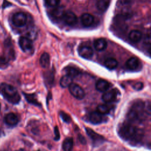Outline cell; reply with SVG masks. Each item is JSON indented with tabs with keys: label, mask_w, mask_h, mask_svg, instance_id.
<instances>
[{
	"label": "cell",
	"mask_w": 151,
	"mask_h": 151,
	"mask_svg": "<svg viewBox=\"0 0 151 151\" xmlns=\"http://www.w3.org/2000/svg\"><path fill=\"white\" fill-rule=\"evenodd\" d=\"M78 52L82 58L85 59H90L93 55V50L92 48L88 45H81L78 47Z\"/></svg>",
	"instance_id": "obj_7"
},
{
	"label": "cell",
	"mask_w": 151,
	"mask_h": 151,
	"mask_svg": "<svg viewBox=\"0 0 151 151\" xmlns=\"http://www.w3.org/2000/svg\"><path fill=\"white\" fill-rule=\"evenodd\" d=\"M105 67L109 70H113L118 65L117 61L113 58H109L106 59L104 63Z\"/></svg>",
	"instance_id": "obj_21"
},
{
	"label": "cell",
	"mask_w": 151,
	"mask_h": 151,
	"mask_svg": "<svg viewBox=\"0 0 151 151\" xmlns=\"http://www.w3.org/2000/svg\"><path fill=\"white\" fill-rule=\"evenodd\" d=\"M68 89L72 96L77 99L81 100L85 97V92L84 90L81 87L76 83H72L68 86Z\"/></svg>",
	"instance_id": "obj_4"
},
{
	"label": "cell",
	"mask_w": 151,
	"mask_h": 151,
	"mask_svg": "<svg viewBox=\"0 0 151 151\" xmlns=\"http://www.w3.org/2000/svg\"><path fill=\"white\" fill-rule=\"evenodd\" d=\"M0 109H1V104H0Z\"/></svg>",
	"instance_id": "obj_35"
},
{
	"label": "cell",
	"mask_w": 151,
	"mask_h": 151,
	"mask_svg": "<svg viewBox=\"0 0 151 151\" xmlns=\"http://www.w3.org/2000/svg\"><path fill=\"white\" fill-rule=\"evenodd\" d=\"M19 45L21 50L25 52H30L33 48L32 41L27 37H22L19 40Z\"/></svg>",
	"instance_id": "obj_8"
},
{
	"label": "cell",
	"mask_w": 151,
	"mask_h": 151,
	"mask_svg": "<svg viewBox=\"0 0 151 151\" xmlns=\"http://www.w3.org/2000/svg\"><path fill=\"white\" fill-rule=\"evenodd\" d=\"M40 64L42 68H46L50 64V57L47 52H44L40 58Z\"/></svg>",
	"instance_id": "obj_19"
},
{
	"label": "cell",
	"mask_w": 151,
	"mask_h": 151,
	"mask_svg": "<svg viewBox=\"0 0 151 151\" xmlns=\"http://www.w3.org/2000/svg\"><path fill=\"white\" fill-rule=\"evenodd\" d=\"M37 151H40V150H37Z\"/></svg>",
	"instance_id": "obj_36"
},
{
	"label": "cell",
	"mask_w": 151,
	"mask_h": 151,
	"mask_svg": "<svg viewBox=\"0 0 151 151\" xmlns=\"http://www.w3.org/2000/svg\"><path fill=\"white\" fill-rule=\"evenodd\" d=\"M46 4L49 6L51 7H56L58 6L60 0H45Z\"/></svg>",
	"instance_id": "obj_27"
},
{
	"label": "cell",
	"mask_w": 151,
	"mask_h": 151,
	"mask_svg": "<svg viewBox=\"0 0 151 151\" xmlns=\"http://www.w3.org/2000/svg\"><path fill=\"white\" fill-rule=\"evenodd\" d=\"M144 42L146 45L150 46V33H148L145 36V39H144Z\"/></svg>",
	"instance_id": "obj_30"
},
{
	"label": "cell",
	"mask_w": 151,
	"mask_h": 151,
	"mask_svg": "<svg viewBox=\"0 0 151 151\" xmlns=\"http://www.w3.org/2000/svg\"><path fill=\"white\" fill-rule=\"evenodd\" d=\"M12 23L17 27H23L25 25L27 18L26 15L22 12H18L14 14L12 18Z\"/></svg>",
	"instance_id": "obj_5"
},
{
	"label": "cell",
	"mask_w": 151,
	"mask_h": 151,
	"mask_svg": "<svg viewBox=\"0 0 151 151\" xmlns=\"http://www.w3.org/2000/svg\"><path fill=\"white\" fill-rule=\"evenodd\" d=\"M147 114L145 104L142 101H137L134 103L129 110L127 118L130 122H140L145 119Z\"/></svg>",
	"instance_id": "obj_2"
},
{
	"label": "cell",
	"mask_w": 151,
	"mask_h": 151,
	"mask_svg": "<svg viewBox=\"0 0 151 151\" xmlns=\"http://www.w3.org/2000/svg\"><path fill=\"white\" fill-rule=\"evenodd\" d=\"M73 81V78H71L70 77L65 75L64 76H63L60 80V86L63 87V88H65L68 87Z\"/></svg>",
	"instance_id": "obj_23"
},
{
	"label": "cell",
	"mask_w": 151,
	"mask_h": 151,
	"mask_svg": "<svg viewBox=\"0 0 151 151\" xmlns=\"http://www.w3.org/2000/svg\"><path fill=\"white\" fill-rule=\"evenodd\" d=\"M54 133H55V137H54V139H55V140H58L60 139V135L58 128L57 126H55V128H54Z\"/></svg>",
	"instance_id": "obj_32"
},
{
	"label": "cell",
	"mask_w": 151,
	"mask_h": 151,
	"mask_svg": "<svg viewBox=\"0 0 151 151\" xmlns=\"http://www.w3.org/2000/svg\"><path fill=\"white\" fill-rule=\"evenodd\" d=\"M18 151H24V150H18Z\"/></svg>",
	"instance_id": "obj_34"
},
{
	"label": "cell",
	"mask_w": 151,
	"mask_h": 151,
	"mask_svg": "<svg viewBox=\"0 0 151 151\" xmlns=\"http://www.w3.org/2000/svg\"><path fill=\"white\" fill-rule=\"evenodd\" d=\"M78 139H79V141L80 142V143L83 145H86V140L85 139V137L81 135V134H78Z\"/></svg>",
	"instance_id": "obj_33"
},
{
	"label": "cell",
	"mask_w": 151,
	"mask_h": 151,
	"mask_svg": "<svg viewBox=\"0 0 151 151\" xmlns=\"http://www.w3.org/2000/svg\"><path fill=\"white\" fill-rule=\"evenodd\" d=\"M118 133L122 139L132 143L140 142L143 136V132L141 129L128 123L121 125Z\"/></svg>",
	"instance_id": "obj_1"
},
{
	"label": "cell",
	"mask_w": 151,
	"mask_h": 151,
	"mask_svg": "<svg viewBox=\"0 0 151 151\" xmlns=\"http://www.w3.org/2000/svg\"><path fill=\"white\" fill-rule=\"evenodd\" d=\"M94 17L88 13L83 14L80 18V21L82 25L84 27L91 26L94 22Z\"/></svg>",
	"instance_id": "obj_13"
},
{
	"label": "cell",
	"mask_w": 151,
	"mask_h": 151,
	"mask_svg": "<svg viewBox=\"0 0 151 151\" xmlns=\"http://www.w3.org/2000/svg\"><path fill=\"white\" fill-rule=\"evenodd\" d=\"M103 120L102 114L97 111L91 112L89 115V120L93 124H98L101 123L103 122Z\"/></svg>",
	"instance_id": "obj_16"
},
{
	"label": "cell",
	"mask_w": 151,
	"mask_h": 151,
	"mask_svg": "<svg viewBox=\"0 0 151 151\" xmlns=\"http://www.w3.org/2000/svg\"><path fill=\"white\" fill-rule=\"evenodd\" d=\"M60 116L61 119L63 120V121L65 123H70L71 122V117L69 116L68 114L65 113V112L61 111H60Z\"/></svg>",
	"instance_id": "obj_28"
},
{
	"label": "cell",
	"mask_w": 151,
	"mask_h": 151,
	"mask_svg": "<svg viewBox=\"0 0 151 151\" xmlns=\"http://www.w3.org/2000/svg\"><path fill=\"white\" fill-rule=\"evenodd\" d=\"M142 37V32L139 30H132L129 34V38L133 42H137L140 41Z\"/></svg>",
	"instance_id": "obj_18"
},
{
	"label": "cell",
	"mask_w": 151,
	"mask_h": 151,
	"mask_svg": "<svg viewBox=\"0 0 151 151\" xmlns=\"http://www.w3.org/2000/svg\"><path fill=\"white\" fill-rule=\"evenodd\" d=\"M73 147V140L72 137L65 138L62 145V148L64 151H71Z\"/></svg>",
	"instance_id": "obj_20"
},
{
	"label": "cell",
	"mask_w": 151,
	"mask_h": 151,
	"mask_svg": "<svg viewBox=\"0 0 151 151\" xmlns=\"http://www.w3.org/2000/svg\"><path fill=\"white\" fill-rule=\"evenodd\" d=\"M45 79L46 80V81L48 83H52L54 80V76H53V73H50L48 74V73L47 74L46 76H44Z\"/></svg>",
	"instance_id": "obj_29"
},
{
	"label": "cell",
	"mask_w": 151,
	"mask_h": 151,
	"mask_svg": "<svg viewBox=\"0 0 151 151\" xmlns=\"http://www.w3.org/2000/svg\"><path fill=\"white\" fill-rule=\"evenodd\" d=\"M86 130L88 136L91 139L94 145H100L104 142V138L101 135L97 133L90 128L87 127L86 128Z\"/></svg>",
	"instance_id": "obj_6"
},
{
	"label": "cell",
	"mask_w": 151,
	"mask_h": 151,
	"mask_svg": "<svg viewBox=\"0 0 151 151\" xmlns=\"http://www.w3.org/2000/svg\"><path fill=\"white\" fill-rule=\"evenodd\" d=\"M0 93L6 100L12 104H17L21 100L17 88L7 83H4L0 85Z\"/></svg>",
	"instance_id": "obj_3"
},
{
	"label": "cell",
	"mask_w": 151,
	"mask_h": 151,
	"mask_svg": "<svg viewBox=\"0 0 151 151\" xmlns=\"http://www.w3.org/2000/svg\"><path fill=\"white\" fill-rule=\"evenodd\" d=\"M4 121L6 124L9 126H15L19 122L18 117L13 113L7 114L4 117Z\"/></svg>",
	"instance_id": "obj_12"
},
{
	"label": "cell",
	"mask_w": 151,
	"mask_h": 151,
	"mask_svg": "<svg viewBox=\"0 0 151 151\" xmlns=\"http://www.w3.org/2000/svg\"><path fill=\"white\" fill-rule=\"evenodd\" d=\"M110 108L109 106L104 104H100L97 107V111L101 114H107L110 112Z\"/></svg>",
	"instance_id": "obj_25"
},
{
	"label": "cell",
	"mask_w": 151,
	"mask_h": 151,
	"mask_svg": "<svg viewBox=\"0 0 151 151\" xmlns=\"http://www.w3.org/2000/svg\"><path fill=\"white\" fill-rule=\"evenodd\" d=\"M140 65V61L136 57H133L130 58L127 60L126 63V67L131 70V71H135L137 70V68L139 67Z\"/></svg>",
	"instance_id": "obj_11"
},
{
	"label": "cell",
	"mask_w": 151,
	"mask_h": 151,
	"mask_svg": "<svg viewBox=\"0 0 151 151\" xmlns=\"http://www.w3.org/2000/svg\"><path fill=\"white\" fill-rule=\"evenodd\" d=\"M26 100L28 101V103L32 104L35 106H40V104L38 103L37 100L36 99V97L34 94H26L23 93Z\"/></svg>",
	"instance_id": "obj_24"
},
{
	"label": "cell",
	"mask_w": 151,
	"mask_h": 151,
	"mask_svg": "<svg viewBox=\"0 0 151 151\" xmlns=\"http://www.w3.org/2000/svg\"><path fill=\"white\" fill-rule=\"evenodd\" d=\"M117 94V92L115 90H111L105 91L103 94L101 98L105 103H111L116 100Z\"/></svg>",
	"instance_id": "obj_10"
},
{
	"label": "cell",
	"mask_w": 151,
	"mask_h": 151,
	"mask_svg": "<svg viewBox=\"0 0 151 151\" xmlns=\"http://www.w3.org/2000/svg\"><path fill=\"white\" fill-rule=\"evenodd\" d=\"M110 84L109 82L103 79L99 80L96 83V89L100 92H105L107 91V90L110 88Z\"/></svg>",
	"instance_id": "obj_14"
},
{
	"label": "cell",
	"mask_w": 151,
	"mask_h": 151,
	"mask_svg": "<svg viewBox=\"0 0 151 151\" xmlns=\"http://www.w3.org/2000/svg\"><path fill=\"white\" fill-rule=\"evenodd\" d=\"M64 22L68 25H73L77 21V18L76 14L70 11H65L63 17Z\"/></svg>",
	"instance_id": "obj_9"
},
{
	"label": "cell",
	"mask_w": 151,
	"mask_h": 151,
	"mask_svg": "<svg viewBox=\"0 0 151 151\" xmlns=\"http://www.w3.org/2000/svg\"><path fill=\"white\" fill-rule=\"evenodd\" d=\"M107 46V42L104 38L96 39L94 42V47L96 51H104Z\"/></svg>",
	"instance_id": "obj_15"
},
{
	"label": "cell",
	"mask_w": 151,
	"mask_h": 151,
	"mask_svg": "<svg viewBox=\"0 0 151 151\" xmlns=\"http://www.w3.org/2000/svg\"><path fill=\"white\" fill-rule=\"evenodd\" d=\"M143 83L141 82H137L133 85V88L136 90H140L143 88Z\"/></svg>",
	"instance_id": "obj_31"
},
{
	"label": "cell",
	"mask_w": 151,
	"mask_h": 151,
	"mask_svg": "<svg viewBox=\"0 0 151 151\" xmlns=\"http://www.w3.org/2000/svg\"><path fill=\"white\" fill-rule=\"evenodd\" d=\"M110 2V0H99L96 4L97 9L102 12L106 11L109 6Z\"/></svg>",
	"instance_id": "obj_22"
},
{
	"label": "cell",
	"mask_w": 151,
	"mask_h": 151,
	"mask_svg": "<svg viewBox=\"0 0 151 151\" xmlns=\"http://www.w3.org/2000/svg\"><path fill=\"white\" fill-rule=\"evenodd\" d=\"M64 71L65 72V75L70 77L72 78L77 77L80 73V71L77 68L71 66H68L64 68Z\"/></svg>",
	"instance_id": "obj_17"
},
{
	"label": "cell",
	"mask_w": 151,
	"mask_h": 151,
	"mask_svg": "<svg viewBox=\"0 0 151 151\" xmlns=\"http://www.w3.org/2000/svg\"><path fill=\"white\" fill-rule=\"evenodd\" d=\"M65 11L62 6H56L52 11V15L55 18H62Z\"/></svg>",
	"instance_id": "obj_26"
}]
</instances>
